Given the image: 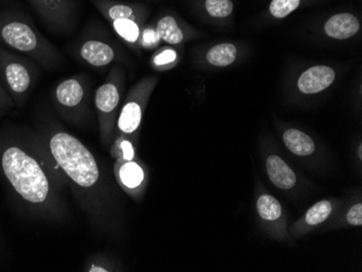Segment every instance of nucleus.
<instances>
[{
    "mask_svg": "<svg viewBox=\"0 0 362 272\" xmlns=\"http://www.w3.org/2000/svg\"><path fill=\"white\" fill-rule=\"evenodd\" d=\"M0 170L14 194L28 208L38 214H52L57 205L48 168L38 150L16 141L0 147Z\"/></svg>",
    "mask_w": 362,
    "mask_h": 272,
    "instance_id": "1",
    "label": "nucleus"
},
{
    "mask_svg": "<svg viewBox=\"0 0 362 272\" xmlns=\"http://www.w3.org/2000/svg\"><path fill=\"white\" fill-rule=\"evenodd\" d=\"M47 151L56 165L70 179L72 188L78 194L91 214H97L98 205L103 196V175L97 158L90 150L66 131H58L47 138Z\"/></svg>",
    "mask_w": 362,
    "mask_h": 272,
    "instance_id": "2",
    "label": "nucleus"
},
{
    "mask_svg": "<svg viewBox=\"0 0 362 272\" xmlns=\"http://www.w3.org/2000/svg\"><path fill=\"white\" fill-rule=\"evenodd\" d=\"M0 45L25 54L45 70H54L62 63V57L35 24L16 10L0 11Z\"/></svg>",
    "mask_w": 362,
    "mask_h": 272,
    "instance_id": "3",
    "label": "nucleus"
},
{
    "mask_svg": "<svg viewBox=\"0 0 362 272\" xmlns=\"http://www.w3.org/2000/svg\"><path fill=\"white\" fill-rule=\"evenodd\" d=\"M93 7L111 25L112 30L129 48L139 52L140 37L150 10L144 4L119 0H90Z\"/></svg>",
    "mask_w": 362,
    "mask_h": 272,
    "instance_id": "4",
    "label": "nucleus"
},
{
    "mask_svg": "<svg viewBox=\"0 0 362 272\" xmlns=\"http://www.w3.org/2000/svg\"><path fill=\"white\" fill-rule=\"evenodd\" d=\"M124 71L121 66H114L105 82L98 87L93 97L100 139L105 149H110L115 137L119 105L124 93Z\"/></svg>",
    "mask_w": 362,
    "mask_h": 272,
    "instance_id": "5",
    "label": "nucleus"
},
{
    "mask_svg": "<svg viewBox=\"0 0 362 272\" xmlns=\"http://www.w3.org/2000/svg\"><path fill=\"white\" fill-rule=\"evenodd\" d=\"M35 62L9 52L0 45V84L7 90L14 105L22 107L28 100L37 79Z\"/></svg>",
    "mask_w": 362,
    "mask_h": 272,
    "instance_id": "6",
    "label": "nucleus"
},
{
    "mask_svg": "<svg viewBox=\"0 0 362 272\" xmlns=\"http://www.w3.org/2000/svg\"><path fill=\"white\" fill-rule=\"evenodd\" d=\"M158 83V77L146 76L130 88L123 107L119 110L115 137L119 135L126 136L134 141H137L144 112Z\"/></svg>",
    "mask_w": 362,
    "mask_h": 272,
    "instance_id": "7",
    "label": "nucleus"
},
{
    "mask_svg": "<svg viewBox=\"0 0 362 272\" xmlns=\"http://www.w3.org/2000/svg\"><path fill=\"white\" fill-rule=\"evenodd\" d=\"M52 100L61 117L77 123L86 117L89 105L88 81L84 75L69 77L54 87Z\"/></svg>",
    "mask_w": 362,
    "mask_h": 272,
    "instance_id": "8",
    "label": "nucleus"
},
{
    "mask_svg": "<svg viewBox=\"0 0 362 272\" xmlns=\"http://www.w3.org/2000/svg\"><path fill=\"white\" fill-rule=\"evenodd\" d=\"M42 25L57 35H68L79 20L77 0H28Z\"/></svg>",
    "mask_w": 362,
    "mask_h": 272,
    "instance_id": "9",
    "label": "nucleus"
},
{
    "mask_svg": "<svg viewBox=\"0 0 362 272\" xmlns=\"http://www.w3.org/2000/svg\"><path fill=\"white\" fill-rule=\"evenodd\" d=\"M113 172L117 184L130 198L137 201L142 198L149 182V172L139 158L134 160L117 158Z\"/></svg>",
    "mask_w": 362,
    "mask_h": 272,
    "instance_id": "10",
    "label": "nucleus"
},
{
    "mask_svg": "<svg viewBox=\"0 0 362 272\" xmlns=\"http://www.w3.org/2000/svg\"><path fill=\"white\" fill-rule=\"evenodd\" d=\"M76 54L85 64L95 69L105 68L119 57L117 48L105 36L95 33L83 38L77 45Z\"/></svg>",
    "mask_w": 362,
    "mask_h": 272,
    "instance_id": "11",
    "label": "nucleus"
},
{
    "mask_svg": "<svg viewBox=\"0 0 362 272\" xmlns=\"http://www.w3.org/2000/svg\"><path fill=\"white\" fill-rule=\"evenodd\" d=\"M154 23L160 40L170 46H179L199 37L197 30L174 13L162 14Z\"/></svg>",
    "mask_w": 362,
    "mask_h": 272,
    "instance_id": "12",
    "label": "nucleus"
},
{
    "mask_svg": "<svg viewBox=\"0 0 362 272\" xmlns=\"http://www.w3.org/2000/svg\"><path fill=\"white\" fill-rule=\"evenodd\" d=\"M256 211L260 220L269 227L270 232L278 235L276 237L284 239L286 235V217L284 207L278 199L268 194H260L256 201Z\"/></svg>",
    "mask_w": 362,
    "mask_h": 272,
    "instance_id": "13",
    "label": "nucleus"
},
{
    "mask_svg": "<svg viewBox=\"0 0 362 272\" xmlns=\"http://www.w3.org/2000/svg\"><path fill=\"white\" fill-rule=\"evenodd\" d=\"M334 212V205L331 201L322 200L317 202L291 227L290 232L293 237H300L310 232L313 229L320 226L327 221Z\"/></svg>",
    "mask_w": 362,
    "mask_h": 272,
    "instance_id": "14",
    "label": "nucleus"
},
{
    "mask_svg": "<svg viewBox=\"0 0 362 272\" xmlns=\"http://www.w3.org/2000/svg\"><path fill=\"white\" fill-rule=\"evenodd\" d=\"M335 77L337 73L331 66H311L298 77V88L304 95H317L329 88Z\"/></svg>",
    "mask_w": 362,
    "mask_h": 272,
    "instance_id": "15",
    "label": "nucleus"
},
{
    "mask_svg": "<svg viewBox=\"0 0 362 272\" xmlns=\"http://www.w3.org/2000/svg\"><path fill=\"white\" fill-rule=\"evenodd\" d=\"M323 28L327 37L335 40H346L359 33L361 24L354 14L341 12L329 18Z\"/></svg>",
    "mask_w": 362,
    "mask_h": 272,
    "instance_id": "16",
    "label": "nucleus"
},
{
    "mask_svg": "<svg viewBox=\"0 0 362 272\" xmlns=\"http://www.w3.org/2000/svg\"><path fill=\"white\" fill-rule=\"evenodd\" d=\"M266 172L270 182L281 190H291L298 182L294 170L276 154H272L266 158Z\"/></svg>",
    "mask_w": 362,
    "mask_h": 272,
    "instance_id": "17",
    "label": "nucleus"
},
{
    "mask_svg": "<svg viewBox=\"0 0 362 272\" xmlns=\"http://www.w3.org/2000/svg\"><path fill=\"white\" fill-rule=\"evenodd\" d=\"M286 149L296 156H309L316 151V143L310 136L296 128H288L282 136Z\"/></svg>",
    "mask_w": 362,
    "mask_h": 272,
    "instance_id": "18",
    "label": "nucleus"
},
{
    "mask_svg": "<svg viewBox=\"0 0 362 272\" xmlns=\"http://www.w3.org/2000/svg\"><path fill=\"white\" fill-rule=\"evenodd\" d=\"M238 48L231 42L215 45L205 54L206 62L215 68H227L237 60Z\"/></svg>",
    "mask_w": 362,
    "mask_h": 272,
    "instance_id": "19",
    "label": "nucleus"
},
{
    "mask_svg": "<svg viewBox=\"0 0 362 272\" xmlns=\"http://www.w3.org/2000/svg\"><path fill=\"white\" fill-rule=\"evenodd\" d=\"M180 61L178 52L172 47H164L156 52L151 59V66L154 70L164 72L174 69Z\"/></svg>",
    "mask_w": 362,
    "mask_h": 272,
    "instance_id": "20",
    "label": "nucleus"
},
{
    "mask_svg": "<svg viewBox=\"0 0 362 272\" xmlns=\"http://www.w3.org/2000/svg\"><path fill=\"white\" fill-rule=\"evenodd\" d=\"M112 158H121L124 160H134L137 158L136 153L135 141L126 136H117L112 142L111 147Z\"/></svg>",
    "mask_w": 362,
    "mask_h": 272,
    "instance_id": "21",
    "label": "nucleus"
},
{
    "mask_svg": "<svg viewBox=\"0 0 362 272\" xmlns=\"http://www.w3.org/2000/svg\"><path fill=\"white\" fill-rule=\"evenodd\" d=\"M206 13L213 19H227L235 10L233 0H204Z\"/></svg>",
    "mask_w": 362,
    "mask_h": 272,
    "instance_id": "22",
    "label": "nucleus"
},
{
    "mask_svg": "<svg viewBox=\"0 0 362 272\" xmlns=\"http://www.w3.org/2000/svg\"><path fill=\"white\" fill-rule=\"evenodd\" d=\"M302 0H272L269 13L274 19H286L300 8Z\"/></svg>",
    "mask_w": 362,
    "mask_h": 272,
    "instance_id": "23",
    "label": "nucleus"
},
{
    "mask_svg": "<svg viewBox=\"0 0 362 272\" xmlns=\"http://www.w3.org/2000/svg\"><path fill=\"white\" fill-rule=\"evenodd\" d=\"M160 42L162 40L156 32V23L146 24L140 37V48L144 50H153L160 46Z\"/></svg>",
    "mask_w": 362,
    "mask_h": 272,
    "instance_id": "24",
    "label": "nucleus"
},
{
    "mask_svg": "<svg viewBox=\"0 0 362 272\" xmlns=\"http://www.w3.org/2000/svg\"><path fill=\"white\" fill-rule=\"evenodd\" d=\"M346 221L349 226H362V203H356L349 208L346 215Z\"/></svg>",
    "mask_w": 362,
    "mask_h": 272,
    "instance_id": "25",
    "label": "nucleus"
},
{
    "mask_svg": "<svg viewBox=\"0 0 362 272\" xmlns=\"http://www.w3.org/2000/svg\"><path fill=\"white\" fill-rule=\"evenodd\" d=\"M14 102L3 85L0 84V115H3L7 110L13 107Z\"/></svg>",
    "mask_w": 362,
    "mask_h": 272,
    "instance_id": "26",
    "label": "nucleus"
},
{
    "mask_svg": "<svg viewBox=\"0 0 362 272\" xmlns=\"http://www.w3.org/2000/svg\"><path fill=\"white\" fill-rule=\"evenodd\" d=\"M358 156H359L360 160H362V146H361V143H360L359 148H358Z\"/></svg>",
    "mask_w": 362,
    "mask_h": 272,
    "instance_id": "27",
    "label": "nucleus"
},
{
    "mask_svg": "<svg viewBox=\"0 0 362 272\" xmlns=\"http://www.w3.org/2000/svg\"><path fill=\"white\" fill-rule=\"evenodd\" d=\"M1 3H3V0H0V5H1Z\"/></svg>",
    "mask_w": 362,
    "mask_h": 272,
    "instance_id": "28",
    "label": "nucleus"
},
{
    "mask_svg": "<svg viewBox=\"0 0 362 272\" xmlns=\"http://www.w3.org/2000/svg\"><path fill=\"white\" fill-rule=\"evenodd\" d=\"M146 1H148V0H146Z\"/></svg>",
    "mask_w": 362,
    "mask_h": 272,
    "instance_id": "29",
    "label": "nucleus"
}]
</instances>
